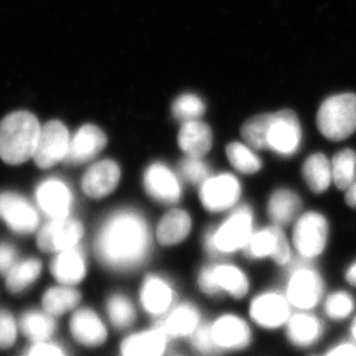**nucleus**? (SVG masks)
<instances>
[{"label":"nucleus","instance_id":"obj_1","mask_svg":"<svg viewBox=\"0 0 356 356\" xmlns=\"http://www.w3.org/2000/svg\"><path fill=\"white\" fill-rule=\"evenodd\" d=\"M150 234L138 212H115L103 224L96 238V254L103 266L127 271L143 263L148 255Z\"/></svg>","mask_w":356,"mask_h":356},{"label":"nucleus","instance_id":"obj_2","mask_svg":"<svg viewBox=\"0 0 356 356\" xmlns=\"http://www.w3.org/2000/svg\"><path fill=\"white\" fill-rule=\"evenodd\" d=\"M40 127L31 112L6 115L0 121V159L10 165H20L33 159Z\"/></svg>","mask_w":356,"mask_h":356},{"label":"nucleus","instance_id":"obj_3","mask_svg":"<svg viewBox=\"0 0 356 356\" xmlns=\"http://www.w3.org/2000/svg\"><path fill=\"white\" fill-rule=\"evenodd\" d=\"M254 215L248 205H242L213 231L207 234L205 249L211 255H229L245 248L254 232Z\"/></svg>","mask_w":356,"mask_h":356},{"label":"nucleus","instance_id":"obj_4","mask_svg":"<svg viewBox=\"0 0 356 356\" xmlns=\"http://www.w3.org/2000/svg\"><path fill=\"white\" fill-rule=\"evenodd\" d=\"M321 133L331 141H343L356 131V95H334L323 102L317 113Z\"/></svg>","mask_w":356,"mask_h":356},{"label":"nucleus","instance_id":"obj_5","mask_svg":"<svg viewBox=\"0 0 356 356\" xmlns=\"http://www.w3.org/2000/svg\"><path fill=\"white\" fill-rule=\"evenodd\" d=\"M329 224L317 211L305 212L299 216L293 229V245L302 259L318 257L327 245Z\"/></svg>","mask_w":356,"mask_h":356},{"label":"nucleus","instance_id":"obj_6","mask_svg":"<svg viewBox=\"0 0 356 356\" xmlns=\"http://www.w3.org/2000/svg\"><path fill=\"white\" fill-rule=\"evenodd\" d=\"M198 285L209 296L222 294L241 299L248 293V277L240 268L231 264H216L207 266L198 276Z\"/></svg>","mask_w":356,"mask_h":356},{"label":"nucleus","instance_id":"obj_7","mask_svg":"<svg viewBox=\"0 0 356 356\" xmlns=\"http://www.w3.org/2000/svg\"><path fill=\"white\" fill-rule=\"evenodd\" d=\"M302 141L299 119L291 110L270 113L266 131V149L284 157L296 155Z\"/></svg>","mask_w":356,"mask_h":356},{"label":"nucleus","instance_id":"obj_8","mask_svg":"<svg viewBox=\"0 0 356 356\" xmlns=\"http://www.w3.org/2000/svg\"><path fill=\"white\" fill-rule=\"evenodd\" d=\"M324 284L316 270L310 266H298L293 270L286 287V298L291 306L307 312L313 309L322 299Z\"/></svg>","mask_w":356,"mask_h":356},{"label":"nucleus","instance_id":"obj_9","mask_svg":"<svg viewBox=\"0 0 356 356\" xmlns=\"http://www.w3.org/2000/svg\"><path fill=\"white\" fill-rule=\"evenodd\" d=\"M71 142L67 127L58 120L49 121L40 127L38 145L35 149V163L40 168H54L66 159Z\"/></svg>","mask_w":356,"mask_h":356},{"label":"nucleus","instance_id":"obj_10","mask_svg":"<svg viewBox=\"0 0 356 356\" xmlns=\"http://www.w3.org/2000/svg\"><path fill=\"white\" fill-rule=\"evenodd\" d=\"M248 259H262L269 257L279 266H286L291 261V248L279 226H270L252 232L243 248Z\"/></svg>","mask_w":356,"mask_h":356},{"label":"nucleus","instance_id":"obj_11","mask_svg":"<svg viewBox=\"0 0 356 356\" xmlns=\"http://www.w3.org/2000/svg\"><path fill=\"white\" fill-rule=\"evenodd\" d=\"M240 196V181L229 173L209 177L200 189L202 205L210 212H222L234 208Z\"/></svg>","mask_w":356,"mask_h":356},{"label":"nucleus","instance_id":"obj_12","mask_svg":"<svg viewBox=\"0 0 356 356\" xmlns=\"http://www.w3.org/2000/svg\"><path fill=\"white\" fill-rule=\"evenodd\" d=\"M0 219L17 234H31L38 227V213L31 202L12 192L0 193Z\"/></svg>","mask_w":356,"mask_h":356},{"label":"nucleus","instance_id":"obj_13","mask_svg":"<svg viewBox=\"0 0 356 356\" xmlns=\"http://www.w3.org/2000/svg\"><path fill=\"white\" fill-rule=\"evenodd\" d=\"M82 236L83 226L76 219H52L38 233V248L47 252H64L74 248Z\"/></svg>","mask_w":356,"mask_h":356},{"label":"nucleus","instance_id":"obj_14","mask_svg":"<svg viewBox=\"0 0 356 356\" xmlns=\"http://www.w3.org/2000/svg\"><path fill=\"white\" fill-rule=\"evenodd\" d=\"M291 303L278 292H266L256 296L249 308L252 321L264 329H278L291 317Z\"/></svg>","mask_w":356,"mask_h":356},{"label":"nucleus","instance_id":"obj_15","mask_svg":"<svg viewBox=\"0 0 356 356\" xmlns=\"http://www.w3.org/2000/svg\"><path fill=\"white\" fill-rule=\"evenodd\" d=\"M145 188L156 201L172 204L181 197V185L177 175L161 163H154L145 170Z\"/></svg>","mask_w":356,"mask_h":356},{"label":"nucleus","instance_id":"obj_16","mask_svg":"<svg viewBox=\"0 0 356 356\" xmlns=\"http://www.w3.org/2000/svg\"><path fill=\"white\" fill-rule=\"evenodd\" d=\"M108 138L104 131L95 124H84L71 136L70 148L65 161L80 165L94 159L105 148Z\"/></svg>","mask_w":356,"mask_h":356},{"label":"nucleus","instance_id":"obj_17","mask_svg":"<svg viewBox=\"0 0 356 356\" xmlns=\"http://www.w3.org/2000/svg\"><path fill=\"white\" fill-rule=\"evenodd\" d=\"M120 168L115 161L104 159L91 165L82 178V189L89 197L103 198L110 195L118 186Z\"/></svg>","mask_w":356,"mask_h":356},{"label":"nucleus","instance_id":"obj_18","mask_svg":"<svg viewBox=\"0 0 356 356\" xmlns=\"http://www.w3.org/2000/svg\"><path fill=\"white\" fill-rule=\"evenodd\" d=\"M36 198L42 211L52 219L65 218L71 211L73 195L63 180L47 179L36 191Z\"/></svg>","mask_w":356,"mask_h":356},{"label":"nucleus","instance_id":"obj_19","mask_svg":"<svg viewBox=\"0 0 356 356\" xmlns=\"http://www.w3.org/2000/svg\"><path fill=\"white\" fill-rule=\"evenodd\" d=\"M212 337L220 350H243L252 339L245 319L236 315H222L211 325Z\"/></svg>","mask_w":356,"mask_h":356},{"label":"nucleus","instance_id":"obj_20","mask_svg":"<svg viewBox=\"0 0 356 356\" xmlns=\"http://www.w3.org/2000/svg\"><path fill=\"white\" fill-rule=\"evenodd\" d=\"M70 330L73 338L87 347L101 346L108 337L104 323L94 310L88 308L75 312L70 322Z\"/></svg>","mask_w":356,"mask_h":356},{"label":"nucleus","instance_id":"obj_21","mask_svg":"<svg viewBox=\"0 0 356 356\" xmlns=\"http://www.w3.org/2000/svg\"><path fill=\"white\" fill-rule=\"evenodd\" d=\"M178 143L186 155L202 159L211 149V129L201 120L184 122L179 131Z\"/></svg>","mask_w":356,"mask_h":356},{"label":"nucleus","instance_id":"obj_22","mask_svg":"<svg viewBox=\"0 0 356 356\" xmlns=\"http://www.w3.org/2000/svg\"><path fill=\"white\" fill-rule=\"evenodd\" d=\"M286 324V333L294 346L306 348L318 341L322 337V323L308 312L301 310L300 313L294 314Z\"/></svg>","mask_w":356,"mask_h":356},{"label":"nucleus","instance_id":"obj_23","mask_svg":"<svg viewBox=\"0 0 356 356\" xmlns=\"http://www.w3.org/2000/svg\"><path fill=\"white\" fill-rule=\"evenodd\" d=\"M51 273L54 279L63 285H76L86 276L83 255L75 248L59 252L51 263Z\"/></svg>","mask_w":356,"mask_h":356},{"label":"nucleus","instance_id":"obj_24","mask_svg":"<svg viewBox=\"0 0 356 356\" xmlns=\"http://www.w3.org/2000/svg\"><path fill=\"white\" fill-rule=\"evenodd\" d=\"M168 334L161 329L135 333L121 345L124 356H161L166 347Z\"/></svg>","mask_w":356,"mask_h":356},{"label":"nucleus","instance_id":"obj_25","mask_svg":"<svg viewBox=\"0 0 356 356\" xmlns=\"http://www.w3.org/2000/svg\"><path fill=\"white\" fill-rule=\"evenodd\" d=\"M301 198L289 189H277L268 202V215L275 225L284 226L298 218L301 209Z\"/></svg>","mask_w":356,"mask_h":356},{"label":"nucleus","instance_id":"obj_26","mask_svg":"<svg viewBox=\"0 0 356 356\" xmlns=\"http://www.w3.org/2000/svg\"><path fill=\"white\" fill-rule=\"evenodd\" d=\"M173 292L168 282L157 276H149L141 289V303L149 314L161 315L170 308Z\"/></svg>","mask_w":356,"mask_h":356},{"label":"nucleus","instance_id":"obj_27","mask_svg":"<svg viewBox=\"0 0 356 356\" xmlns=\"http://www.w3.org/2000/svg\"><path fill=\"white\" fill-rule=\"evenodd\" d=\"M192 229V218L184 210H172L161 219L157 238L163 245H177L184 241Z\"/></svg>","mask_w":356,"mask_h":356},{"label":"nucleus","instance_id":"obj_28","mask_svg":"<svg viewBox=\"0 0 356 356\" xmlns=\"http://www.w3.org/2000/svg\"><path fill=\"white\" fill-rule=\"evenodd\" d=\"M302 175L310 191L321 194L333 182L331 161L324 154L309 156L302 166Z\"/></svg>","mask_w":356,"mask_h":356},{"label":"nucleus","instance_id":"obj_29","mask_svg":"<svg viewBox=\"0 0 356 356\" xmlns=\"http://www.w3.org/2000/svg\"><path fill=\"white\" fill-rule=\"evenodd\" d=\"M200 314L192 305H181L175 308L163 324L161 330L168 336L186 337L197 330Z\"/></svg>","mask_w":356,"mask_h":356},{"label":"nucleus","instance_id":"obj_30","mask_svg":"<svg viewBox=\"0 0 356 356\" xmlns=\"http://www.w3.org/2000/svg\"><path fill=\"white\" fill-rule=\"evenodd\" d=\"M42 273V263L36 259H27L15 263L6 273V287L10 293H21L33 285Z\"/></svg>","mask_w":356,"mask_h":356},{"label":"nucleus","instance_id":"obj_31","mask_svg":"<svg viewBox=\"0 0 356 356\" xmlns=\"http://www.w3.org/2000/svg\"><path fill=\"white\" fill-rule=\"evenodd\" d=\"M80 293L67 286H59L47 289L44 293L42 303L47 314L60 316L63 314L71 312L80 302Z\"/></svg>","mask_w":356,"mask_h":356},{"label":"nucleus","instance_id":"obj_32","mask_svg":"<svg viewBox=\"0 0 356 356\" xmlns=\"http://www.w3.org/2000/svg\"><path fill=\"white\" fill-rule=\"evenodd\" d=\"M20 326L28 339L35 343H42L52 336L56 329V323L50 314L28 312L21 318Z\"/></svg>","mask_w":356,"mask_h":356},{"label":"nucleus","instance_id":"obj_33","mask_svg":"<svg viewBox=\"0 0 356 356\" xmlns=\"http://www.w3.org/2000/svg\"><path fill=\"white\" fill-rule=\"evenodd\" d=\"M333 182L341 191H347L356 181V152L343 149L331 161Z\"/></svg>","mask_w":356,"mask_h":356},{"label":"nucleus","instance_id":"obj_34","mask_svg":"<svg viewBox=\"0 0 356 356\" xmlns=\"http://www.w3.org/2000/svg\"><path fill=\"white\" fill-rule=\"evenodd\" d=\"M226 155L233 168L243 175H254L262 168V161L249 145L238 142L229 143Z\"/></svg>","mask_w":356,"mask_h":356},{"label":"nucleus","instance_id":"obj_35","mask_svg":"<svg viewBox=\"0 0 356 356\" xmlns=\"http://www.w3.org/2000/svg\"><path fill=\"white\" fill-rule=\"evenodd\" d=\"M269 119L270 113H263L252 117L242 124V138L250 148L256 150L266 149V131Z\"/></svg>","mask_w":356,"mask_h":356},{"label":"nucleus","instance_id":"obj_36","mask_svg":"<svg viewBox=\"0 0 356 356\" xmlns=\"http://www.w3.org/2000/svg\"><path fill=\"white\" fill-rule=\"evenodd\" d=\"M108 315L117 329H127L136 318L135 308L124 296L115 294L108 301Z\"/></svg>","mask_w":356,"mask_h":356},{"label":"nucleus","instance_id":"obj_37","mask_svg":"<svg viewBox=\"0 0 356 356\" xmlns=\"http://www.w3.org/2000/svg\"><path fill=\"white\" fill-rule=\"evenodd\" d=\"M205 105L201 98L194 94H185L179 96L172 105V113L179 121L200 120L204 115Z\"/></svg>","mask_w":356,"mask_h":356},{"label":"nucleus","instance_id":"obj_38","mask_svg":"<svg viewBox=\"0 0 356 356\" xmlns=\"http://www.w3.org/2000/svg\"><path fill=\"white\" fill-rule=\"evenodd\" d=\"M355 308L353 296L343 291H338L329 296L324 303V310L329 318L343 321L353 313Z\"/></svg>","mask_w":356,"mask_h":356},{"label":"nucleus","instance_id":"obj_39","mask_svg":"<svg viewBox=\"0 0 356 356\" xmlns=\"http://www.w3.org/2000/svg\"><path fill=\"white\" fill-rule=\"evenodd\" d=\"M180 172L187 181L195 185L197 184L202 185L210 177V168L205 164V161H202V159L189 157V156L181 161Z\"/></svg>","mask_w":356,"mask_h":356},{"label":"nucleus","instance_id":"obj_40","mask_svg":"<svg viewBox=\"0 0 356 356\" xmlns=\"http://www.w3.org/2000/svg\"><path fill=\"white\" fill-rule=\"evenodd\" d=\"M193 346L198 353L203 356H218L222 350H219L213 340L211 325H203L193 333Z\"/></svg>","mask_w":356,"mask_h":356},{"label":"nucleus","instance_id":"obj_41","mask_svg":"<svg viewBox=\"0 0 356 356\" xmlns=\"http://www.w3.org/2000/svg\"><path fill=\"white\" fill-rule=\"evenodd\" d=\"M17 325L12 314L0 310V350L13 346L17 340Z\"/></svg>","mask_w":356,"mask_h":356},{"label":"nucleus","instance_id":"obj_42","mask_svg":"<svg viewBox=\"0 0 356 356\" xmlns=\"http://www.w3.org/2000/svg\"><path fill=\"white\" fill-rule=\"evenodd\" d=\"M17 263V250L7 242H0V273L6 275Z\"/></svg>","mask_w":356,"mask_h":356},{"label":"nucleus","instance_id":"obj_43","mask_svg":"<svg viewBox=\"0 0 356 356\" xmlns=\"http://www.w3.org/2000/svg\"><path fill=\"white\" fill-rule=\"evenodd\" d=\"M27 356H65V354L57 345L42 341L36 343V345L28 352Z\"/></svg>","mask_w":356,"mask_h":356},{"label":"nucleus","instance_id":"obj_44","mask_svg":"<svg viewBox=\"0 0 356 356\" xmlns=\"http://www.w3.org/2000/svg\"><path fill=\"white\" fill-rule=\"evenodd\" d=\"M326 356H356V345L352 343H341L329 350Z\"/></svg>","mask_w":356,"mask_h":356},{"label":"nucleus","instance_id":"obj_45","mask_svg":"<svg viewBox=\"0 0 356 356\" xmlns=\"http://www.w3.org/2000/svg\"><path fill=\"white\" fill-rule=\"evenodd\" d=\"M345 200H346V203L350 205V208L356 210V181L350 186V188L347 189Z\"/></svg>","mask_w":356,"mask_h":356},{"label":"nucleus","instance_id":"obj_46","mask_svg":"<svg viewBox=\"0 0 356 356\" xmlns=\"http://www.w3.org/2000/svg\"><path fill=\"white\" fill-rule=\"evenodd\" d=\"M346 280L350 285L356 286V261L348 266L346 271Z\"/></svg>","mask_w":356,"mask_h":356},{"label":"nucleus","instance_id":"obj_47","mask_svg":"<svg viewBox=\"0 0 356 356\" xmlns=\"http://www.w3.org/2000/svg\"><path fill=\"white\" fill-rule=\"evenodd\" d=\"M350 333H352V337H353L354 340L356 341V317L354 318L352 325H350Z\"/></svg>","mask_w":356,"mask_h":356}]
</instances>
